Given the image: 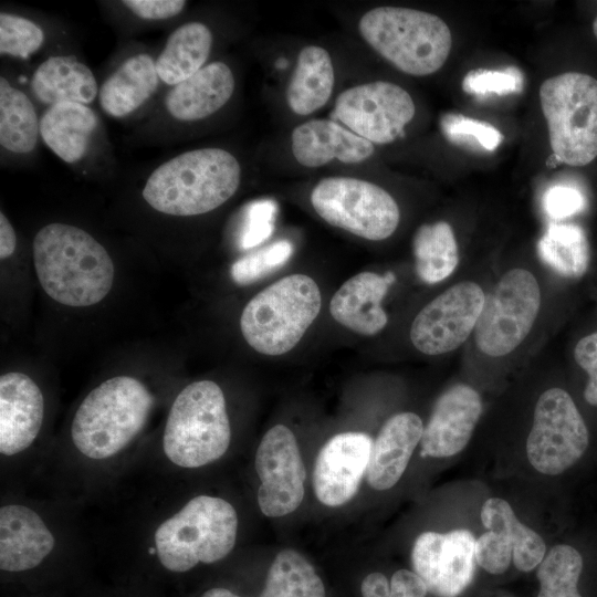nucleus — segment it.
<instances>
[{
    "mask_svg": "<svg viewBox=\"0 0 597 597\" xmlns=\"http://www.w3.org/2000/svg\"><path fill=\"white\" fill-rule=\"evenodd\" d=\"M32 254L39 282L54 301L91 306L111 291L114 264L106 249L83 229L50 223L38 231Z\"/></svg>",
    "mask_w": 597,
    "mask_h": 597,
    "instance_id": "1",
    "label": "nucleus"
},
{
    "mask_svg": "<svg viewBox=\"0 0 597 597\" xmlns=\"http://www.w3.org/2000/svg\"><path fill=\"white\" fill-rule=\"evenodd\" d=\"M241 167L221 148L182 153L158 166L148 177L143 197L156 211L191 217L210 212L238 190Z\"/></svg>",
    "mask_w": 597,
    "mask_h": 597,
    "instance_id": "2",
    "label": "nucleus"
},
{
    "mask_svg": "<svg viewBox=\"0 0 597 597\" xmlns=\"http://www.w3.org/2000/svg\"><path fill=\"white\" fill-rule=\"evenodd\" d=\"M153 405V395L138 379L109 378L77 408L71 427L73 444L88 459L114 457L144 428Z\"/></svg>",
    "mask_w": 597,
    "mask_h": 597,
    "instance_id": "3",
    "label": "nucleus"
},
{
    "mask_svg": "<svg viewBox=\"0 0 597 597\" xmlns=\"http://www.w3.org/2000/svg\"><path fill=\"white\" fill-rule=\"evenodd\" d=\"M322 308L315 280L293 273L256 293L244 306L240 329L248 345L265 356H281L303 338Z\"/></svg>",
    "mask_w": 597,
    "mask_h": 597,
    "instance_id": "4",
    "label": "nucleus"
},
{
    "mask_svg": "<svg viewBox=\"0 0 597 597\" xmlns=\"http://www.w3.org/2000/svg\"><path fill=\"white\" fill-rule=\"evenodd\" d=\"M364 40L399 71L415 76L436 73L452 46L447 23L438 15L400 7H378L359 20Z\"/></svg>",
    "mask_w": 597,
    "mask_h": 597,
    "instance_id": "5",
    "label": "nucleus"
},
{
    "mask_svg": "<svg viewBox=\"0 0 597 597\" xmlns=\"http://www.w3.org/2000/svg\"><path fill=\"white\" fill-rule=\"evenodd\" d=\"M237 530V512L228 501L198 495L157 527L156 553L165 568L184 573L224 558L234 547Z\"/></svg>",
    "mask_w": 597,
    "mask_h": 597,
    "instance_id": "6",
    "label": "nucleus"
},
{
    "mask_svg": "<svg viewBox=\"0 0 597 597\" xmlns=\"http://www.w3.org/2000/svg\"><path fill=\"white\" fill-rule=\"evenodd\" d=\"M230 441L231 427L220 386L207 379L186 386L166 421V457L181 468H200L220 459Z\"/></svg>",
    "mask_w": 597,
    "mask_h": 597,
    "instance_id": "7",
    "label": "nucleus"
},
{
    "mask_svg": "<svg viewBox=\"0 0 597 597\" xmlns=\"http://www.w3.org/2000/svg\"><path fill=\"white\" fill-rule=\"evenodd\" d=\"M553 156L559 164L584 167L597 158V78L568 71L540 87Z\"/></svg>",
    "mask_w": 597,
    "mask_h": 597,
    "instance_id": "8",
    "label": "nucleus"
},
{
    "mask_svg": "<svg viewBox=\"0 0 597 597\" xmlns=\"http://www.w3.org/2000/svg\"><path fill=\"white\" fill-rule=\"evenodd\" d=\"M311 203L328 224L370 241L389 238L400 220L399 207L387 190L352 177L322 179L312 190Z\"/></svg>",
    "mask_w": 597,
    "mask_h": 597,
    "instance_id": "9",
    "label": "nucleus"
},
{
    "mask_svg": "<svg viewBox=\"0 0 597 597\" xmlns=\"http://www.w3.org/2000/svg\"><path fill=\"white\" fill-rule=\"evenodd\" d=\"M540 306L535 276L525 269L506 272L485 296L474 328L479 349L492 357L514 350L528 335Z\"/></svg>",
    "mask_w": 597,
    "mask_h": 597,
    "instance_id": "10",
    "label": "nucleus"
},
{
    "mask_svg": "<svg viewBox=\"0 0 597 597\" xmlns=\"http://www.w3.org/2000/svg\"><path fill=\"white\" fill-rule=\"evenodd\" d=\"M588 443V429L569 394L562 388L544 391L526 441L533 468L547 475L561 474L584 455Z\"/></svg>",
    "mask_w": 597,
    "mask_h": 597,
    "instance_id": "11",
    "label": "nucleus"
},
{
    "mask_svg": "<svg viewBox=\"0 0 597 597\" xmlns=\"http://www.w3.org/2000/svg\"><path fill=\"white\" fill-rule=\"evenodd\" d=\"M415 112L407 91L395 83L377 81L342 92L333 116L371 144H389L404 133Z\"/></svg>",
    "mask_w": 597,
    "mask_h": 597,
    "instance_id": "12",
    "label": "nucleus"
},
{
    "mask_svg": "<svg viewBox=\"0 0 597 597\" xmlns=\"http://www.w3.org/2000/svg\"><path fill=\"white\" fill-rule=\"evenodd\" d=\"M484 300L483 290L474 282L452 285L416 315L410 327L412 345L429 356L454 350L475 328Z\"/></svg>",
    "mask_w": 597,
    "mask_h": 597,
    "instance_id": "13",
    "label": "nucleus"
},
{
    "mask_svg": "<svg viewBox=\"0 0 597 597\" xmlns=\"http://www.w3.org/2000/svg\"><path fill=\"white\" fill-rule=\"evenodd\" d=\"M254 465L261 512L280 517L295 511L304 498L306 471L292 430L280 423L269 429L256 449Z\"/></svg>",
    "mask_w": 597,
    "mask_h": 597,
    "instance_id": "14",
    "label": "nucleus"
},
{
    "mask_svg": "<svg viewBox=\"0 0 597 597\" xmlns=\"http://www.w3.org/2000/svg\"><path fill=\"white\" fill-rule=\"evenodd\" d=\"M474 546L468 530L423 532L411 549L413 572L436 597H458L474 576Z\"/></svg>",
    "mask_w": 597,
    "mask_h": 597,
    "instance_id": "15",
    "label": "nucleus"
},
{
    "mask_svg": "<svg viewBox=\"0 0 597 597\" xmlns=\"http://www.w3.org/2000/svg\"><path fill=\"white\" fill-rule=\"evenodd\" d=\"M364 432H341L320 450L313 468V490L317 500L331 507L344 505L357 493L366 475L373 448Z\"/></svg>",
    "mask_w": 597,
    "mask_h": 597,
    "instance_id": "16",
    "label": "nucleus"
},
{
    "mask_svg": "<svg viewBox=\"0 0 597 597\" xmlns=\"http://www.w3.org/2000/svg\"><path fill=\"white\" fill-rule=\"evenodd\" d=\"M482 413L480 395L470 386L458 384L436 401L420 441L422 457L447 458L468 444Z\"/></svg>",
    "mask_w": 597,
    "mask_h": 597,
    "instance_id": "17",
    "label": "nucleus"
},
{
    "mask_svg": "<svg viewBox=\"0 0 597 597\" xmlns=\"http://www.w3.org/2000/svg\"><path fill=\"white\" fill-rule=\"evenodd\" d=\"M44 416L39 386L25 374L0 377V452L11 457L28 449L38 437Z\"/></svg>",
    "mask_w": 597,
    "mask_h": 597,
    "instance_id": "18",
    "label": "nucleus"
},
{
    "mask_svg": "<svg viewBox=\"0 0 597 597\" xmlns=\"http://www.w3.org/2000/svg\"><path fill=\"white\" fill-rule=\"evenodd\" d=\"M394 281L391 273L380 275L373 271H363L355 274L332 296L328 305L331 316L356 334H378L388 323L381 302Z\"/></svg>",
    "mask_w": 597,
    "mask_h": 597,
    "instance_id": "19",
    "label": "nucleus"
},
{
    "mask_svg": "<svg viewBox=\"0 0 597 597\" xmlns=\"http://www.w3.org/2000/svg\"><path fill=\"white\" fill-rule=\"evenodd\" d=\"M55 540L41 516L21 504L0 509V568L23 572L40 565Z\"/></svg>",
    "mask_w": 597,
    "mask_h": 597,
    "instance_id": "20",
    "label": "nucleus"
},
{
    "mask_svg": "<svg viewBox=\"0 0 597 597\" xmlns=\"http://www.w3.org/2000/svg\"><path fill=\"white\" fill-rule=\"evenodd\" d=\"M292 153L298 164L321 167L333 159L358 164L368 159L374 144L331 119H312L292 132Z\"/></svg>",
    "mask_w": 597,
    "mask_h": 597,
    "instance_id": "21",
    "label": "nucleus"
},
{
    "mask_svg": "<svg viewBox=\"0 0 597 597\" xmlns=\"http://www.w3.org/2000/svg\"><path fill=\"white\" fill-rule=\"evenodd\" d=\"M422 433V420L413 412L396 413L384 423L373 442L366 471L373 489L385 491L400 480Z\"/></svg>",
    "mask_w": 597,
    "mask_h": 597,
    "instance_id": "22",
    "label": "nucleus"
},
{
    "mask_svg": "<svg viewBox=\"0 0 597 597\" xmlns=\"http://www.w3.org/2000/svg\"><path fill=\"white\" fill-rule=\"evenodd\" d=\"M233 91L234 76L231 69L223 62H212L172 86L166 96L165 106L176 119L199 121L224 106Z\"/></svg>",
    "mask_w": 597,
    "mask_h": 597,
    "instance_id": "23",
    "label": "nucleus"
},
{
    "mask_svg": "<svg viewBox=\"0 0 597 597\" xmlns=\"http://www.w3.org/2000/svg\"><path fill=\"white\" fill-rule=\"evenodd\" d=\"M97 125L98 118L87 105L63 102L43 113L40 135L59 158L74 164L86 155Z\"/></svg>",
    "mask_w": 597,
    "mask_h": 597,
    "instance_id": "24",
    "label": "nucleus"
},
{
    "mask_svg": "<svg viewBox=\"0 0 597 597\" xmlns=\"http://www.w3.org/2000/svg\"><path fill=\"white\" fill-rule=\"evenodd\" d=\"M31 91L48 106L63 102L86 105L98 94L94 74L75 56H52L42 62L33 73Z\"/></svg>",
    "mask_w": 597,
    "mask_h": 597,
    "instance_id": "25",
    "label": "nucleus"
},
{
    "mask_svg": "<svg viewBox=\"0 0 597 597\" xmlns=\"http://www.w3.org/2000/svg\"><path fill=\"white\" fill-rule=\"evenodd\" d=\"M156 62L148 54L126 59L102 84L98 101L113 117H124L139 108L157 90Z\"/></svg>",
    "mask_w": 597,
    "mask_h": 597,
    "instance_id": "26",
    "label": "nucleus"
},
{
    "mask_svg": "<svg viewBox=\"0 0 597 597\" xmlns=\"http://www.w3.org/2000/svg\"><path fill=\"white\" fill-rule=\"evenodd\" d=\"M335 75L329 53L321 46L301 50L286 88L287 105L305 116L323 107L334 88Z\"/></svg>",
    "mask_w": 597,
    "mask_h": 597,
    "instance_id": "27",
    "label": "nucleus"
},
{
    "mask_svg": "<svg viewBox=\"0 0 597 597\" xmlns=\"http://www.w3.org/2000/svg\"><path fill=\"white\" fill-rule=\"evenodd\" d=\"M212 33L201 22H188L177 28L156 60L159 80L177 85L201 70L209 57Z\"/></svg>",
    "mask_w": 597,
    "mask_h": 597,
    "instance_id": "28",
    "label": "nucleus"
},
{
    "mask_svg": "<svg viewBox=\"0 0 597 597\" xmlns=\"http://www.w3.org/2000/svg\"><path fill=\"white\" fill-rule=\"evenodd\" d=\"M481 521L488 530L501 534L510 542L513 563L519 570H532L545 557L546 545L542 536L519 521L505 500L488 499L481 509Z\"/></svg>",
    "mask_w": 597,
    "mask_h": 597,
    "instance_id": "29",
    "label": "nucleus"
},
{
    "mask_svg": "<svg viewBox=\"0 0 597 597\" xmlns=\"http://www.w3.org/2000/svg\"><path fill=\"white\" fill-rule=\"evenodd\" d=\"M412 250L416 272L427 284L446 280L459 262L454 232L446 221L420 226L413 235Z\"/></svg>",
    "mask_w": 597,
    "mask_h": 597,
    "instance_id": "30",
    "label": "nucleus"
},
{
    "mask_svg": "<svg viewBox=\"0 0 597 597\" xmlns=\"http://www.w3.org/2000/svg\"><path fill=\"white\" fill-rule=\"evenodd\" d=\"M40 121L31 100L0 77V144L15 154L32 151L38 143Z\"/></svg>",
    "mask_w": 597,
    "mask_h": 597,
    "instance_id": "31",
    "label": "nucleus"
},
{
    "mask_svg": "<svg viewBox=\"0 0 597 597\" xmlns=\"http://www.w3.org/2000/svg\"><path fill=\"white\" fill-rule=\"evenodd\" d=\"M537 253L545 264L566 277L582 276L590 260L587 235L574 223H551L537 242Z\"/></svg>",
    "mask_w": 597,
    "mask_h": 597,
    "instance_id": "32",
    "label": "nucleus"
},
{
    "mask_svg": "<svg viewBox=\"0 0 597 597\" xmlns=\"http://www.w3.org/2000/svg\"><path fill=\"white\" fill-rule=\"evenodd\" d=\"M260 597H325V587L301 553L285 548L270 565Z\"/></svg>",
    "mask_w": 597,
    "mask_h": 597,
    "instance_id": "33",
    "label": "nucleus"
},
{
    "mask_svg": "<svg viewBox=\"0 0 597 597\" xmlns=\"http://www.w3.org/2000/svg\"><path fill=\"white\" fill-rule=\"evenodd\" d=\"M583 570V557L567 544L552 547L538 565L536 597H582L577 585Z\"/></svg>",
    "mask_w": 597,
    "mask_h": 597,
    "instance_id": "34",
    "label": "nucleus"
},
{
    "mask_svg": "<svg viewBox=\"0 0 597 597\" xmlns=\"http://www.w3.org/2000/svg\"><path fill=\"white\" fill-rule=\"evenodd\" d=\"M292 253V243L279 240L237 260L231 265L230 275L239 285L252 284L283 266Z\"/></svg>",
    "mask_w": 597,
    "mask_h": 597,
    "instance_id": "35",
    "label": "nucleus"
},
{
    "mask_svg": "<svg viewBox=\"0 0 597 597\" xmlns=\"http://www.w3.org/2000/svg\"><path fill=\"white\" fill-rule=\"evenodd\" d=\"M440 128L450 143L486 151L495 150L503 140L501 132L491 124L457 113L442 115Z\"/></svg>",
    "mask_w": 597,
    "mask_h": 597,
    "instance_id": "36",
    "label": "nucleus"
},
{
    "mask_svg": "<svg viewBox=\"0 0 597 597\" xmlns=\"http://www.w3.org/2000/svg\"><path fill=\"white\" fill-rule=\"evenodd\" d=\"M42 29L33 21L11 13L0 14V53L27 59L43 44Z\"/></svg>",
    "mask_w": 597,
    "mask_h": 597,
    "instance_id": "37",
    "label": "nucleus"
},
{
    "mask_svg": "<svg viewBox=\"0 0 597 597\" xmlns=\"http://www.w3.org/2000/svg\"><path fill=\"white\" fill-rule=\"evenodd\" d=\"M277 205L272 199L250 202L243 210L238 244L242 250L255 248L266 241L274 230Z\"/></svg>",
    "mask_w": 597,
    "mask_h": 597,
    "instance_id": "38",
    "label": "nucleus"
},
{
    "mask_svg": "<svg viewBox=\"0 0 597 597\" xmlns=\"http://www.w3.org/2000/svg\"><path fill=\"white\" fill-rule=\"evenodd\" d=\"M363 597H426L428 588L423 580L408 569H399L390 582L381 573L368 574L362 582Z\"/></svg>",
    "mask_w": 597,
    "mask_h": 597,
    "instance_id": "39",
    "label": "nucleus"
},
{
    "mask_svg": "<svg viewBox=\"0 0 597 597\" xmlns=\"http://www.w3.org/2000/svg\"><path fill=\"white\" fill-rule=\"evenodd\" d=\"M522 74L514 66L504 70H472L462 81V90L465 93L482 97L492 94L519 93L522 91Z\"/></svg>",
    "mask_w": 597,
    "mask_h": 597,
    "instance_id": "40",
    "label": "nucleus"
},
{
    "mask_svg": "<svg viewBox=\"0 0 597 597\" xmlns=\"http://www.w3.org/2000/svg\"><path fill=\"white\" fill-rule=\"evenodd\" d=\"M475 561L490 574L504 573L513 559V548L501 534L486 531L475 540Z\"/></svg>",
    "mask_w": 597,
    "mask_h": 597,
    "instance_id": "41",
    "label": "nucleus"
},
{
    "mask_svg": "<svg viewBox=\"0 0 597 597\" xmlns=\"http://www.w3.org/2000/svg\"><path fill=\"white\" fill-rule=\"evenodd\" d=\"M543 207L549 218L562 220L580 212L585 207V197L574 187L556 185L545 191Z\"/></svg>",
    "mask_w": 597,
    "mask_h": 597,
    "instance_id": "42",
    "label": "nucleus"
},
{
    "mask_svg": "<svg viewBox=\"0 0 597 597\" xmlns=\"http://www.w3.org/2000/svg\"><path fill=\"white\" fill-rule=\"evenodd\" d=\"M574 357L588 375L584 398L589 405L597 407V332L583 337L576 344Z\"/></svg>",
    "mask_w": 597,
    "mask_h": 597,
    "instance_id": "43",
    "label": "nucleus"
},
{
    "mask_svg": "<svg viewBox=\"0 0 597 597\" xmlns=\"http://www.w3.org/2000/svg\"><path fill=\"white\" fill-rule=\"evenodd\" d=\"M123 3L137 17L148 20L175 17L186 6L184 0H125Z\"/></svg>",
    "mask_w": 597,
    "mask_h": 597,
    "instance_id": "44",
    "label": "nucleus"
},
{
    "mask_svg": "<svg viewBox=\"0 0 597 597\" xmlns=\"http://www.w3.org/2000/svg\"><path fill=\"white\" fill-rule=\"evenodd\" d=\"M17 238L12 224L8 218L0 213V258L4 260L11 256L15 250Z\"/></svg>",
    "mask_w": 597,
    "mask_h": 597,
    "instance_id": "45",
    "label": "nucleus"
},
{
    "mask_svg": "<svg viewBox=\"0 0 597 597\" xmlns=\"http://www.w3.org/2000/svg\"><path fill=\"white\" fill-rule=\"evenodd\" d=\"M201 597H240L226 588H212L207 590Z\"/></svg>",
    "mask_w": 597,
    "mask_h": 597,
    "instance_id": "46",
    "label": "nucleus"
},
{
    "mask_svg": "<svg viewBox=\"0 0 597 597\" xmlns=\"http://www.w3.org/2000/svg\"><path fill=\"white\" fill-rule=\"evenodd\" d=\"M591 31L594 36L597 39V15L594 18L591 22Z\"/></svg>",
    "mask_w": 597,
    "mask_h": 597,
    "instance_id": "47",
    "label": "nucleus"
},
{
    "mask_svg": "<svg viewBox=\"0 0 597 597\" xmlns=\"http://www.w3.org/2000/svg\"><path fill=\"white\" fill-rule=\"evenodd\" d=\"M285 64H286V62H285L284 60H280V61L276 63L277 67H284Z\"/></svg>",
    "mask_w": 597,
    "mask_h": 597,
    "instance_id": "48",
    "label": "nucleus"
}]
</instances>
